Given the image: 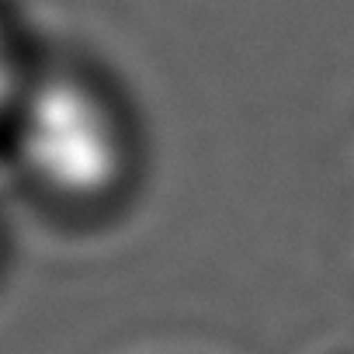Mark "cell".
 <instances>
[{
	"instance_id": "2",
	"label": "cell",
	"mask_w": 354,
	"mask_h": 354,
	"mask_svg": "<svg viewBox=\"0 0 354 354\" xmlns=\"http://www.w3.org/2000/svg\"><path fill=\"white\" fill-rule=\"evenodd\" d=\"M32 63L25 59L21 46H18V32L11 28L8 15L0 11V136H4V125L15 111V101L25 87Z\"/></svg>"
},
{
	"instance_id": "1",
	"label": "cell",
	"mask_w": 354,
	"mask_h": 354,
	"mask_svg": "<svg viewBox=\"0 0 354 354\" xmlns=\"http://www.w3.org/2000/svg\"><path fill=\"white\" fill-rule=\"evenodd\" d=\"M0 146L21 188L63 219L115 212L139 177V136L122 94L87 63H32Z\"/></svg>"
}]
</instances>
